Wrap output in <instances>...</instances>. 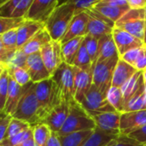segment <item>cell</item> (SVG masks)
<instances>
[{
  "label": "cell",
  "mask_w": 146,
  "mask_h": 146,
  "mask_svg": "<svg viewBox=\"0 0 146 146\" xmlns=\"http://www.w3.org/2000/svg\"><path fill=\"white\" fill-rule=\"evenodd\" d=\"M75 11L74 5L64 2L52 12L45 23V29L52 40L61 41L75 16Z\"/></svg>",
  "instance_id": "cell-1"
},
{
  "label": "cell",
  "mask_w": 146,
  "mask_h": 146,
  "mask_svg": "<svg viewBox=\"0 0 146 146\" xmlns=\"http://www.w3.org/2000/svg\"><path fill=\"white\" fill-rule=\"evenodd\" d=\"M12 118L23 120L31 127L41 123V111L40 103L35 95V84L31 83L22 96Z\"/></svg>",
  "instance_id": "cell-2"
},
{
  "label": "cell",
  "mask_w": 146,
  "mask_h": 146,
  "mask_svg": "<svg viewBox=\"0 0 146 146\" xmlns=\"http://www.w3.org/2000/svg\"><path fill=\"white\" fill-rule=\"evenodd\" d=\"M96 125L91 115L77 101H72L70 103V112L68 117L57 133L58 136H64L75 131L96 129Z\"/></svg>",
  "instance_id": "cell-3"
},
{
  "label": "cell",
  "mask_w": 146,
  "mask_h": 146,
  "mask_svg": "<svg viewBox=\"0 0 146 146\" xmlns=\"http://www.w3.org/2000/svg\"><path fill=\"white\" fill-rule=\"evenodd\" d=\"M51 78L57 89L62 102H71L74 101V74L73 65L63 62L54 71Z\"/></svg>",
  "instance_id": "cell-4"
},
{
  "label": "cell",
  "mask_w": 146,
  "mask_h": 146,
  "mask_svg": "<svg viewBox=\"0 0 146 146\" xmlns=\"http://www.w3.org/2000/svg\"><path fill=\"white\" fill-rule=\"evenodd\" d=\"M35 90L36 97L40 103L41 117L43 121L46 114L54 107L62 102V101L58 96L55 84L51 78L35 84Z\"/></svg>",
  "instance_id": "cell-5"
},
{
  "label": "cell",
  "mask_w": 146,
  "mask_h": 146,
  "mask_svg": "<svg viewBox=\"0 0 146 146\" xmlns=\"http://www.w3.org/2000/svg\"><path fill=\"white\" fill-rule=\"evenodd\" d=\"M145 23L144 9H131L115 23V27L143 40Z\"/></svg>",
  "instance_id": "cell-6"
},
{
  "label": "cell",
  "mask_w": 146,
  "mask_h": 146,
  "mask_svg": "<svg viewBox=\"0 0 146 146\" xmlns=\"http://www.w3.org/2000/svg\"><path fill=\"white\" fill-rule=\"evenodd\" d=\"M119 59V55L114 56L111 58L97 63L93 69V84L99 88L105 94H107L108 89L112 86L114 69Z\"/></svg>",
  "instance_id": "cell-7"
},
{
  "label": "cell",
  "mask_w": 146,
  "mask_h": 146,
  "mask_svg": "<svg viewBox=\"0 0 146 146\" xmlns=\"http://www.w3.org/2000/svg\"><path fill=\"white\" fill-rule=\"evenodd\" d=\"M88 112H113L116 111L108 102L107 94L92 84L84 100L80 103Z\"/></svg>",
  "instance_id": "cell-8"
},
{
  "label": "cell",
  "mask_w": 146,
  "mask_h": 146,
  "mask_svg": "<svg viewBox=\"0 0 146 146\" xmlns=\"http://www.w3.org/2000/svg\"><path fill=\"white\" fill-rule=\"evenodd\" d=\"M96 122V127L102 131L119 136L120 135V116L121 113L113 112H89Z\"/></svg>",
  "instance_id": "cell-9"
},
{
  "label": "cell",
  "mask_w": 146,
  "mask_h": 146,
  "mask_svg": "<svg viewBox=\"0 0 146 146\" xmlns=\"http://www.w3.org/2000/svg\"><path fill=\"white\" fill-rule=\"evenodd\" d=\"M40 52L47 70L52 76L58 67L64 62L60 41L52 40L40 49Z\"/></svg>",
  "instance_id": "cell-10"
},
{
  "label": "cell",
  "mask_w": 146,
  "mask_h": 146,
  "mask_svg": "<svg viewBox=\"0 0 146 146\" xmlns=\"http://www.w3.org/2000/svg\"><path fill=\"white\" fill-rule=\"evenodd\" d=\"M25 69L30 76L31 82L34 84L48 79L52 77L42 60L40 52L28 55Z\"/></svg>",
  "instance_id": "cell-11"
},
{
  "label": "cell",
  "mask_w": 146,
  "mask_h": 146,
  "mask_svg": "<svg viewBox=\"0 0 146 146\" xmlns=\"http://www.w3.org/2000/svg\"><path fill=\"white\" fill-rule=\"evenodd\" d=\"M58 5V0H35L25 19L40 22L45 24L49 16Z\"/></svg>",
  "instance_id": "cell-12"
},
{
  "label": "cell",
  "mask_w": 146,
  "mask_h": 146,
  "mask_svg": "<svg viewBox=\"0 0 146 146\" xmlns=\"http://www.w3.org/2000/svg\"><path fill=\"white\" fill-rule=\"evenodd\" d=\"M112 35L119 57L132 49L142 47L144 46L143 40L119 28L114 27Z\"/></svg>",
  "instance_id": "cell-13"
},
{
  "label": "cell",
  "mask_w": 146,
  "mask_h": 146,
  "mask_svg": "<svg viewBox=\"0 0 146 146\" xmlns=\"http://www.w3.org/2000/svg\"><path fill=\"white\" fill-rule=\"evenodd\" d=\"M70 102H62L54 107L46 114L42 123L48 125L52 131L58 133L68 117L70 112Z\"/></svg>",
  "instance_id": "cell-14"
},
{
  "label": "cell",
  "mask_w": 146,
  "mask_h": 146,
  "mask_svg": "<svg viewBox=\"0 0 146 146\" xmlns=\"http://www.w3.org/2000/svg\"><path fill=\"white\" fill-rule=\"evenodd\" d=\"M146 124V109L121 113L120 134L128 136L132 131Z\"/></svg>",
  "instance_id": "cell-15"
},
{
  "label": "cell",
  "mask_w": 146,
  "mask_h": 146,
  "mask_svg": "<svg viewBox=\"0 0 146 146\" xmlns=\"http://www.w3.org/2000/svg\"><path fill=\"white\" fill-rule=\"evenodd\" d=\"M90 16L89 14L84 11L78 14H75L73 17L69 28L61 40L60 43H65L72 39L79 36H85L87 35V27L89 23Z\"/></svg>",
  "instance_id": "cell-16"
},
{
  "label": "cell",
  "mask_w": 146,
  "mask_h": 146,
  "mask_svg": "<svg viewBox=\"0 0 146 146\" xmlns=\"http://www.w3.org/2000/svg\"><path fill=\"white\" fill-rule=\"evenodd\" d=\"M73 74H74V98L75 101L81 103L93 84L92 73L73 66Z\"/></svg>",
  "instance_id": "cell-17"
},
{
  "label": "cell",
  "mask_w": 146,
  "mask_h": 146,
  "mask_svg": "<svg viewBox=\"0 0 146 146\" xmlns=\"http://www.w3.org/2000/svg\"><path fill=\"white\" fill-rule=\"evenodd\" d=\"M29 84H28V85H26L24 87H22L10 76V78H9V91H8L7 102H6L5 111H4L5 113L10 114L11 116L13 115V113H15L22 96H23V94L27 90Z\"/></svg>",
  "instance_id": "cell-18"
},
{
  "label": "cell",
  "mask_w": 146,
  "mask_h": 146,
  "mask_svg": "<svg viewBox=\"0 0 146 146\" xmlns=\"http://www.w3.org/2000/svg\"><path fill=\"white\" fill-rule=\"evenodd\" d=\"M45 28V24L40 22L27 20L17 29V50L21 49L32 37Z\"/></svg>",
  "instance_id": "cell-19"
},
{
  "label": "cell",
  "mask_w": 146,
  "mask_h": 146,
  "mask_svg": "<svg viewBox=\"0 0 146 146\" xmlns=\"http://www.w3.org/2000/svg\"><path fill=\"white\" fill-rule=\"evenodd\" d=\"M137 70L132 65L129 64L119 58L114 69L112 86L121 88Z\"/></svg>",
  "instance_id": "cell-20"
},
{
  "label": "cell",
  "mask_w": 146,
  "mask_h": 146,
  "mask_svg": "<svg viewBox=\"0 0 146 146\" xmlns=\"http://www.w3.org/2000/svg\"><path fill=\"white\" fill-rule=\"evenodd\" d=\"M118 50L112 34L102 36L99 39L98 48V59L97 63L111 58L114 56H118ZM96 63V64H97Z\"/></svg>",
  "instance_id": "cell-21"
},
{
  "label": "cell",
  "mask_w": 146,
  "mask_h": 146,
  "mask_svg": "<svg viewBox=\"0 0 146 146\" xmlns=\"http://www.w3.org/2000/svg\"><path fill=\"white\" fill-rule=\"evenodd\" d=\"M51 40H52L51 36L44 28L41 30H40L34 37H32L21 49L27 55H29L40 52V49Z\"/></svg>",
  "instance_id": "cell-22"
},
{
  "label": "cell",
  "mask_w": 146,
  "mask_h": 146,
  "mask_svg": "<svg viewBox=\"0 0 146 146\" xmlns=\"http://www.w3.org/2000/svg\"><path fill=\"white\" fill-rule=\"evenodd\" d=\"M146 109V100H145V86L144 81L142 78L139 86L131 98L127 102L124 107V112H131V111H140Z\"/></svg>",
  "instance_id": "cell-23"
},
{
  "label": "cell",
  "mask_w": 146,
  "mask_h": 146,
  "mask_svg": "<svg viewBox=\"0 0 146 146\" xmlns=\"http://www.w3.org/2000/svg\"><path fill=\"white\" fill-rule=\"evenodd\" d=\"M91 9L98 11L100 14L112 21L113 23H116L128 11H130L129 6H125V7H114V6H110L103 4L97 3L94 5Z\"/></svg>",
  "instance_id": "cell-24"
},
{
  "label": "cell",
  "mask_w": 146,
  "mask_h": 146,
  "mask_svg": "<svg viewBox=\"0 0 146 146\" xmlns=\"http://www.w3.org/2000/svg\"><path fill=\"white\" fill-rule=\"evenodd\" d=\"M84 40V36H79L72 39L62 45V55L64 63L72 65L75 58L78 52V50Z\"/></svg>",
  "instance_id": "cell-25"
},
{
  "label": "cell",
  "mask_w": 146,
  "mask_h": 146,
  "mask_svg": "<svg viewBox=\"0 0 146 146\" xmlns=\"http://www.w3.org/2000/svg\"><path fill=\"white\" fill-rule=\"evenodd\" d=\"M89 16H90V18H89V23H88V27H87V35H90L95 37L96 39L99 40L104 35L112 34L113 29V27L109 26L106 23L96 18L95 17L90 14Z\"/></svg>",
  "instance_id": "cell-26"
},
{
  "label": "cell",
  "mask_w": 146,
  "mask_h": 146,
  "mask_svg": "<svg viewBox=\"0 0 146 146\" xmlns=\"http://www.w3.org/2000/svg\"><path fill=\"white\" fill-rule=\"evenodd\" d=\"M94 130L75 131L64 136H58L61 145L62 146H84L85 142L92 135Z\"/></svg>",
  "instance_id": "cell-27"
},
{
  "label": "cell",
  "mask_w": 146,
  "mask_h": 146,
  "mask_svg": "<svg viewBox=\"0 0 146 146\" xmlns=\"http://www.w3.org/2000/svg\"><path fill=\"white\" fill-rule=\"evenodd\" d=\"M119 136L107 133L102 131L100 128L96 127L92 135L85 142L84 146H107L110 142L116 139Z\"/></svg>",
  "instance_id": "cell-28"
},
{
  "label": "cell",
  "mask_w": 146,
  "mask_h": 146,
  "mask_svg": "<svg viewBox=\"0 0 146 146\" xmlns=\"http://www.w3.org/2000/svg\"><path fill=\"white\" fill-rule=\"evenodd\" d=\"M142 72L143 71L137 70L135 74L120 88L122 94H123L124 107L127 103V102L131 98V96L134 95V93L137 91V90L139 86V84L141 82V79L143 78ZM123 110H124V108H123Z\"/></svg>",
  "instance_id": "cell-29"
},
{
  "label": "cell",
  "mask_w": 146,
  "mask_h": 146,
  "mask_svg": "<svg viewBox=\"0 0 146 146\" xmlns=\"http://www.w3.org/2000/svg\"><path fill=\"white\" fill-rule=\"evenodd\" d=\"M73 66H76L84 71L92 73L93 71V64L91 62L90 57L86 50V47L84 44V41L78 50V52L75 58V60L73 62Z\"/></svg>",
  "instance_id": "cell-30"
},
{
  "label": "cell",
  "mask_w": 146,
  "mask_h": 146,
  "mask_svg": "<svg viewBox=\"0 0 146 146\" xmlns=\"http://www.w3.org/2000/svg\"><path fill=\"white\" fill-rule=\"evenodd\" d=\"M51 133V129L44 123H40L33 126V137L37 146H46Z\"/></svg>",
  "instance_id": "cell-31"
},
{
  "label": "cell",
  "mask_w": 146,
  "mask_h": 146,
  "mask_svg": "<svg viewBox=\"0 0 146 146\" xmlns=\"http://www.w3.org/2000/svg\"><path fill=\"white\" fill-rule=\"evenodd\" d=\"M107 99L110 105L119 113H123V94L120 88L111 86L107 92Z\"/></svg>",
  "instance_id": "cell-32"
},
{
  "label": "cell",
  "mask_w": 146,
  "mask_h": 146,
  "mask_svg": "<svg viewBox=\"0 0 146 146\" xmlns=\"http://www.w3.org/2000/svg\"><path fill=\"white\" fill-rule=\"evenodd\" d=\"M9 71L5 68L0 75V113H4L5 108L9 91Z\"/></svg>",
  "instance_id": "cell-33"
},
{
  "label": "cell",
  "mask_w": 146,
  "mask_h": 146,
  "mask_svg": "<svg viewBox=\"0 0 146 146\" xmlns=\"http://www.w3.org/2000/svg\"><path fill=\"white\" fill-rule=\"evenodd\" d=\"M1 40L4 47L7 52H16L17 50V29H11L1 35Z\"/></svg>",
  "instance_id": "cell-34"
},
{
  "label": "cell",
  "mask_w": 146,
  "mask_h": 146,
  "mask_svg": "<svg viewBox=\"0 0 146 146\" xmlns=\"http://www.w3.org/2000/svg\"><path fill=\"white\" fill-rule=\"evenodd\" d=\"M84 44L86 47V50L90 57L91 62L93 64V67L97 63L98 59V48H99V40L96 39L95 37L87 35L84 36Z\"/></svg>",
  "instance_id": "cell-35"
},
{
  "label": "cell",
  "mask_w": 146,
  "mask_h": 146,
  "mask_svg": "<svg viewBox=\"0 0 146 146\" xmlns=\"http://www.w3.org/2000/svg\"><path fill=\"white\" fill-rule=\"evenodd\" d=\"M31 137H33V127H30L11 137L4 139L0 144L2 146H17Z\"/></svg>",
  "instance_id": "cell-36"
},
{
  "label": "cell",
  "mask_w": 146,
  "mask_h": 146,
  "mask_svg": "<svg viewBox=\"0 0 146 146\" xmlns=\"http://www.w3.org/2000/svg\"><path fill=\"white\" fill-rule=\"evenodd\" d=\"M8 71L9 75L22 87H24L32 83L30 76L25 68H14L8 70Z\"/></svg>",
  "instance_id": "cell-37"
},
{
  "label": "cell",
  "mask_w": 146,
  "mask_h": 146,
  "mask_svg": "<svg viewBox=\"0 0 146 146\" xmlns=\"http://www.w3.org/2000/svg\"><path fill=\"white\" fill-rule=\"evenodd\" d=\"M27 58L28 55L22 49H18L14 52L10 60L7 62L5 68L8 70L14 68H25Z\"/></svg>",
  "instance_id": "cell-38"
},
{
  "label": "cell",
  "mask_w": 146,
  "mask_h": 146,
  "mask_svg": "<svg viewBox=\"0 0 146 146\" xmlns=\"http://www.w3.org/2000/svg\"><path fill=\"white\" fill-rule=\"evenodd\" d=\"M30 125L23 121V120H20V119H15V118H12V119L11 120V123L8 126V129H7V131H6V134H5V138H9V137H11L29 128H30Z\"/></svg>",
  "instance_id": "cell-39"
},
{
  "label": "cell",
  "mask_w": 146,
  "mask_h": 146,
  "mask_svg": "<svg viewBox=\"0 0 146 146\" xmlns=\"http://www.w3.org/2000/svg\"><path fill=\"white\" fill-rule=\"evenodd\" d=\"M24 21L25 18H11L0 17V35L11 29H18Z\"/></svg>",
  "instance_id": "cell-40"
},
{
  "label": "cell",
  "mask_w": 146,
  "mask_h": 146,
  "mask_svg": "<svg viewBox=\"0 0 146 146\" xmlns=\"http://www.w3.org/2000/svg\"><path fill=\"white\" fill-rule=\"evenodd\" d=\"M35 0H21L11 15V18H25Z\"/></svg>",
  "instance_id": "cell-41"
},
{
  "label": "cell",
  "mask_w": 146,
  "mask_h": 146,
  "mask_svg": "<svg viewBox=\"0 0 146 146\" xmlns=\"http://www.w3.org/2000/svg\"><path fill=\"white\" fill-rule=\"evenodd\" d=\"M98 1H100V0H65L64 2L74 5L76 9L75 14H78L87 9H90Z\"/></svg>",
  "instance_id": "cell-42"
},
{
  "label": "cell",
  "mask_w": 146,
  "mask_h": 146,
  "mask_svg": "<svg viewBox=\"0 0 146 146\" xmlns=\"http://www.w3.org/2000/svg\"><path fill=\"white\" fill-rule=\"evenodd\" d=\"M138 47V48H135V49H132L127 52H125V54H123L122 56H120L119 58L121 59H123L124 61H125L126 63H128L129 64L132 65L134 67L137 58H139L141 52H142V50H143V47Z\"/></svg>",
  "instance_id": "cell-43"
},
{
  "label": "cell",
  "mask_w": 146,
  "mask_h": 146,
  "mask_svg": "<svg viewBox=\"0 0 146 146\" xmlns=\"http://www.w3.org/2000/svg\"><path fill=\"white\" fill-rule=\"evenodd\" d=\"M12 119V116L4 113H0V143H1L5 137L8 126Z\"/></svg>",
  "instance_id": "cell-44"
},
{
  "label": "cell",
  "mask_w": 146,
  "mask_h": 146,
  "mask_svg": "<svg viewBox=\"0 0 146 146\" xmlns=\"http://www.w3.org/2000/svg\"><path fill=\"white\" fill-rule=\"evenodd\" d=\"M114 146H144V144L131 138L126 135H119L116 139Z\"/></svg>",
  "instance_id": "cell-45"
},
{
  "label": "cell",
  "mask_w": 146,
  "mask_h": 146,
  "mask_svg": "<svg viewBox=\"0 0 146 146\" xmlns=\"http://www.w3.org/2000/svg\"><path fill=\"white\" fill-rule=\"evenodd\" d=\"M128 137L143 144H146V124L130 133Z\"/></svg>",
  "instance_id": "cell-46"
},
{
  "label": "cell",
  "mask_w": 146,
  "mask_h": 146,
  "mask_svg": "<svg viewBox=\"0 0 146 146\" xmlns=\"http://www.w3.org/2000/svg\"><path fill=\"white\" fill-rule=\"evenodd\" d=\"M134 67L137 70L139 71H143L146 69V46L143 47L142 52L137 58Z\"/></svg>",
  "instance_id": "cell-47"
},
{
  "label": "cell",
  "mask_w": 146,
  "mask_h": 146,
  "mask_svg": "<svg viewBox=\"0 0 146 146\" xmlns=\"http://www.w3.org/2000/svg\"><path fill=\"white\" fill-rule=\"evenodd\" d=\"M97 3L103 4V5H110V6H114V7H125V6H128V4H127L126 0H100V1H98Z\"/></svg>",
  "instance_id": "cell-48"
},
{
  "label": "cell",
  "mask_w": 146,
  "mask_h": 146,
  "mask_svg": "<svg viewBox=\"0 0 146 146\" xmlns=\"http://www.w3.org/2000/svg\"><path fill=\"white\" fill-rule=\"evenodd\" d=\"M130 9H144L146 0H126Z\"/></svg>",
  "instance_id": "cell-49"
},
{
  "label": "cell",
  "mask_w": 146,
  "mask_h": 146,
  "mask_svg": "<svg viewBox=\"0 0 146 146\" xmlns=\"http://www.w3.org/2000/svg\"><path fill=\"white\" fill-rule=\"evenodd\" d=\"M46 146H62L60 140H59V137L56 132L52 131L51 136H50Z\"/></svg>",
  "instance_id": "cell-50"
},
{
  "label": "cell",
  "mask_w": 146,
  "mask_h": 146,
  "mask_svg": "<svg viewBox=\"0 0 146 146\" xmlns=\"http://www.w3.org/2000/svg\"><path fill=\"white\" fill-rule=\"evenodd\" d=\"M17 146H37L35 142V139L33 137L28 138L26 141H24L23 143H22L21 144L17 145Z\"/></svg>",
  "instance_id": "cell-51"
},
{
  "label": "cell",
  "mask_w": 146,
  "mask_h": 146,
  "mask_svg": "<svg viewBox=\"0 0 146 146\" xmlns=\"http://www.w3.org/2000/svg\"><path fill=\"white\" fill-rule=\"evenodd\" d=\"M143 42L144 46H146V23H145V29H144V35H143Z\"/></svg>",
  "instance_id": "cell-52"
},
{
  "label": "cell",
  "mask_w": 146,
  "mask_h": 146,
  "mask_svg": "<svg viewBox=\"0 0 146 146\" xmlns=\"http://www.w3.org/2000/svg\"><path fill=\"white\" fill-rule=\"evenodd\" d=\"M142 75H143V78L144 83H146V69L142 72Z\"/></svg>",
  "instance_id": "cell-53"
},
{
  "label": "cell",
  "mask_w": 146,
  "mask_h": 146,
  "mask_svg": "<svg viewBox=\"0 0 146 146\" xmlns=\"http://www.w3.org/2000/svg\"><path fill=\"white\" fill-rule=\"evenodd\" d=\"M116 139H117V138H116ZM116 139H114V140H113L112 142H110L107 146H114L115 143H116Z\"/></svg>",
  "instance_id": "cell-54"
},
{
  "label": "cell",
  "mask_w": 146,
  "mask_h": 146,
  "mask_svg": "<svg viewBox=\"0 0 146 146\" xmlns=\"http://www.w3.org/2000/svg\"><path fill=\"white\" fill-rule=\"evenodd\" d=\"M4 69H5V66H4V64L2 63H0V72H2L4 70Z\"/></svg>",
  "instance_id": "cell-55"
},
{
  "label": "cell",
  "mask_w": 146,
  "mask_h": 146,
  "mask_svg": "<svg viewBox=\"0 0 146 146\" xmlns=\"http://www.w3.org/2000/svg\"><path fill=\"white\" fill-rule=\"evenodd\" d=\"M7 1H9V0H0V6H1L2 5H4L5 3H6Z\"/></svg>",
  "instance_id": "cell-56"
},
{
  "label": "cell",
  "mask_w": 146,
  "mask_h": 146,
  "mask_svg": "<svg viewBox=\"0 0 146 146\" xmlns=\"http://www.w3.org/2000/svg\"><path fill=\"white\" fill-rule=\"evenodd\" d=\"M144 86H145V100H146V83H144Z\"/></svg>",
  "instance_id": "cell-57"
},
{
  "label": "cell",
  "mask_w": 146,
  "mask_h": 146,
  "mask_svg": "<svg viewBox=\"0 0 146 146\" xmlns=\"http://www.w3.org/2000/svg\"><path fill=\"white\" fill-rule=\"evenodd\" d=\"M144 12H145V20H146V6L144 8Z\"/></svg>",
  "instance_id": "cell-58"
},
{
  "label": "cell",
  "mask_w": 146,
  "mask_h": 146,
  "mask_svg": "<svg viewBox=\"0 0 146 146\" xmlns=\"http://www.w3.org/2000/svg\"><path fill=\"white\" fill-rule=\"evenodd\" d=\"M1 73H2V72H0V75H1Z\"/></svg>",
  "instance_id": "cell-59"
},
{
  "label": "cell",
  "mask_w": 146,
  "mask_h": 146,
  "mask_svg": "<svg viewBox=\"0 0 146 146\" xmlns=\"http://www.w3.org/2000/svg\"><path fill=\"white\" fill-rule=\"evenodd\" d=\"M144 146H146V144H144Z\"/></svg>",
  "instance_id": "cell-60"
},
{
  "label": "cell",
  "mask_w": 146,
  "mask_h": 146,
  "mask_svg": "<svg viewBox=\"0 0 146 146\" xmlns=\"http://www.w3.org/2000/svg\"><path fill=\"white\" fill-rule=\"evenodd\" d=\"M0 146H2V145H1V144H0Z\"/></svg>",
  "instance_id": "cell-61"
}]
</instances>
